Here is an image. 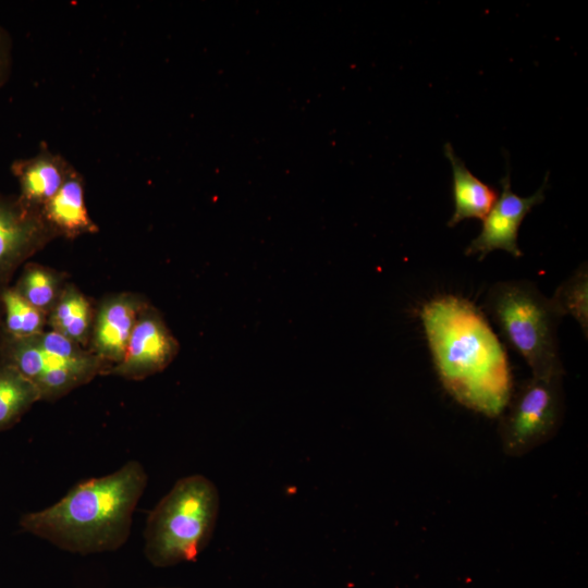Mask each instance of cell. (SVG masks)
I'll return each mask as SVG.
<instances>
[{
    "instance_id": "6da1fadb",
    "label": "cell",
    "mask_w": 588,
    "mask_h": 588,
    "mask_svg": "<svg viewBox=\"0 0 588 588\" xmlns=\"http://www.w3.org/2000/svg\"><path fill=\"white\" fill-rule=\"evenodd\" d=\"M437 373L462 405L499 417L513 391L509 359L485 315L469 301L442 295L420 311Z\"/></svg>"
},
{
    "instance_id": "7a4b0ae2",
    "label": "cell",
    "mask_w": 588,
    "mask_h": 588,
    "mask_svg": "<svg viewBox=\"0 0 588 588\" xmlns=\"http://www.w3.org/2000/svg\"><path fill=\"white\" fill-rule=\"evenodd\" d=\"M147 482L144 466L128 461L111 474L76 483L58 502L23 514L20 527L71 553L115 551L130 537Z\"/></svg>"
},
{
    "instance_id": "3957f363",
    "label": "cell",
    "mask_w": 588,
    "mask_h": 588,
    "mask_svg": "<svg viewBox=\"0 0 588 588\" xmlns=\"http://www.w3.org/2000/svg\"><path fill=\"white\" fill-rule=\"evenodd\" d=\"M220 497L204 475L179 479L149 513L144 529V554L155 567L196 561L217 525Z\"/></svg>"
},
{
    "instance_id": "277c9868",
    "label": "cell",
    "mask_w": 588,
    "mask_h": 588,
    "mask_svg": "<svg viewBox=\"0 0 588 588\" xmlns=\"http://www.w3.org/2000/svg\"><path fill=\"white\" fill-rule=\"evenodd\" d=\"M485 308L506 343L525 359L531 376L564 375L558 338L563 317L534 282L523 279L492 284Z\"/></svg>"
},
{
    "instance_id": "5b68a950",
    "label": "cell",
    "mask_w": 588,
    "mask_h": 588,
    "mask_svg": "<svg viewBox=\"0 0 588 588\" xmlns=\"http://www.w3.org/2000/svg\"><path fill=\"white\" fill-rule=\"evenodd\" d=\"M7 362L36 385L41 400L58 399L91 380L101 363L52 329L12 339Z\"/></svg>"
},
{
    "instance_id": "8992f818",
    "label": "cell",
    "mask_w": 588,
    "mask_h": 588,
    "mask_svg": "<svg viewBox=\"0 0 588 588\" xmlns=\"http://www.w3.org/2000/svg\"><path fill=\"white\" fill-rule=\"evenodd\" d=\"M562 377L531 376L512 391L499 416V436L506 455L523 456L558 433L564 417Z\"/></svg>"
},
{
    "instance_id": "52a82bcc",
    "label": "cell",
    "mask_w": 588,
    "mask_h": 588,
    "mask_svg": "<svg viewBox=\"0 0 588 588\" xmlns=\"http://www.w3.org/2000/svg\"><path fill=\"white\" fill-rule=\"evenodd\" d=\"M548 180L528 197H522L511 188L510 170L500 180L501 193L482 220L480 233L469 243L465 255H479L482 260L489 253L501 249L515 258L523 256L517 244L518 230L530 210L544 200Z\"/></svg>"
},
{
    "instance_id": "ba28073f",
    "label": "cell",
    "mask_w": 588,
    "mask_h": 588,
    "mask_svg": "<svg viewBox=\"0 0 588 588\" xmlns=\"http://www.w3.org/2000/svg\"><path fill=\"white\" fill-rule=\"evenodd\" d=\"M179 344L154 309H143L131 334L123 359L111 373L143 379L163 370L175 357Z\"/></svg>"
},
{
    "instance_id": "9c48e42d",
    "label": "cell",
    "mask_w": 588,
    "mask_h": 588,
    "mask_svg": "<svg viewBox=\"0 0 588 588\" xmlns=\"http://www.w3.org/2000/svg\"><path fill=\"white\" fill-rule=\"evenodd\" d=\"M53 235L39 211L25 207L17 197L0 195V278Z\"/></svg>"
},
{
    "instance_id": "30bf717a",
    "label": "cell",
    "mask_w": 588,
    "mask_h": 588,
    "mask_svg": "<svg viewBox=\"0 0 588 588\" xmlns=\"http://www.w3.org/2000/svg\"><path fill=\"white\" fill-rule=\"evenodd\" d=\"M73 166L42 143L39 151L26 159L14 160L11 172L20 186L19 200L39 211L60 189Z\"/></svg>"
},
{
    "instance_id": "8fae6325",
    "label": "cell",
    "mask_w": 588,
    "mask_h": 588,
    "mask_svg": "<svg viewBox=\"0 0 588 588\" xmlns=\"http://www.w3.org/2000/svg\"><path fill=\"white\" fill-rule=\"evenodd\" d=\"M143 309L139 301L126 294L110 297L102 303L93 331L95 356L100 362H111L115 366L123 359Z\"/></svg>"
},
{
    "instance_id": "7c38bea8",
    "label": "cell",
    "mask_w": 588,
    "mask_h": 588,
    "mask_svg": "<svg viewBox=\"0 0 588 588\" xmlns=\"http://www.w3.org/2000/svg\"><path fill=\"white\" fill-rule=\"evenodd\" d=\"M84 192V179L72 167L58 193L40 209L41 218L54 235L73 238L97 231L88 215Z\"/></svg>"
},
{
    "instance_id": "4fadbf2b",
    "label": "cell",
    "mask_w": 588,
    "mask_h": 588,
    "mask_svg": "<svg viewBox=\"0 0 588 588\" xmlns=\"http://www.w3.org/2000/svg\"><path fill=\"white\" fill-rule=\"evenodd\" d=\"M444 155L452 166L453 175L454 211L448 225L454 226L471 218L483 220L498 198L497 189L474 175L456 156L450 143L444 145Z\"/></svg>"
},
{
    "instance_id": "5bb4252c",
    "label": "cell",
    "mask_w": 588,
    "mask_h": 588,
    "mask_svg": "<svg viewBox=\"0 0 588 588\" xmlns=\"http://www.w3.org/2000/svg\"><path fill=\"white\" fill-rule=\"evenodd\" d=\"M40 400L30 380L7 360L0 364V431L14 426Z\"/></svg>"
},
{
    "instance_id": "9a60e30c",
    "label": "cell",
    "mask_w": 588,
    "mask_h": 588,
    "mask_svg": "<svg viewBox=\"0 0 588 588\" xmlns=\"http://www.w3.org/2000/svg\"><path fill=\"white\" fill-rule=\"evenodd\" d=\"M90 323L91 308L86 297L74 287L63 291L50 315L52 330L79 345L86 343Z\"/></svg>"
},
{
    "instance_id": "2e32d148",
    "label": "cell",
    "mask_w": 588,
    "mask_h": 588,
    "mask_svg": "<svg viewBox=\"0 0 588 588\" xmlns=\"http://www.w3.org/2000/svg\"><path fill=\"white\" fill-rule=\"evenodd\" d=\"M587 264L580 265L550 297L558 313L572 316L587 338L588 330V271Z\"/></svg>"
},
{
    "instance_id": "e0dca14e",
    "label": "cell",
    "mask_w": 588,
    "mask_h": 588,
    "mask_svg": "<svg viewBox=\"0 0 588 588\" xmlns=\"http://www.w3.org/2000/svg\"><path fill=\"white\" fill-rule=\"evenodd\" d=\"M5 327L12 339L29 338L44 330V313L30 305L15 289L2 292Z\"/></svg>"
},
{
    "instance_id": "ac0fdd59",
    "label": "cell",
    "mask_w": 588,
    "mask_h": 588,
    "mask_svg": "<svg viewBox=\"0 0 588 588\" xmlns=\"http://www.w3.org/2000/svg\"><path fill=\"white\" fill-rule=\"evenodd\" d=\"M15 290L40 311L53 308L59 298V281L54 273L39 267H28Z\"/></svg>"
},
{
    "instance_id": "d6986e66",
    "label": "cell",
    "mask_w": 588,
    "mask_h": 588,
    "mask_svg": "<svg viewBox=\"0 0 588 588\" xmlns=\"http://www.w3.org/2000/svg\"><path fill=\"white\" fill-rule=\"evenodd\" d=\"M12 68V40L0 25V88L7 83Z\"/></svg>"
},
{
    "instance_id": "ffe728a7",
    "label": "cell",
    "mask_w": 588,
    "mask_h": 588,
    "mask_svg": "<svg viewBox=\"0 0 588 588\" xmlns=\"http://www.w3.org/2000/svg\"><path fill=\"white\" fill-rule=\"evenodd\" d=\"M155 588H181V587H155Z\"/></svg>"
}]
</instances>
